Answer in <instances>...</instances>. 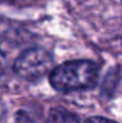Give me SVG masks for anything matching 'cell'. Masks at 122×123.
<instances>
[{"label":"cell","mask_w":122,"mask_h":123,"mask_svg":"<svg viewBox=\"0 0 122 123\" xmlns=\"http://www.w3.org/2000/svg\"><path fill=\"white\" fill-rule=\"evenodd\" d=\"M5 67H6V59H5V55L2 54V51L0 50V75L4 73Z\"/></svg>","instance_id":"5"},{"label":"cell","mask_w":122,"mask_h":123,"mask_svg":"<svg viewBox=\"0 0 122 123\" xmlns=\"http://www.w3.org/2000/svg\"><path fill=\"white\" fill-rule=\"evenodd\" d=\"M85 123H116L111 120H108V118H104V117H91L89 118Z\"/></svg>","instance_id":"4"},{"label":"cell","mask_w":122,"mask_h":123,"mask_svg":"<svg viewBox=\"0 0 122 123\" xmlns=\"http://www.w3.org/2000/svg\"><path fill=\"white\" fill-rule=\"evenodd\" d=\"M53 66V56L43 48H30L14 61V72L24 80L34 81L44 77Z\"/></svg>","instance_id":"2"},{"label":"cell","mask_w":122,"mask_h":123,"mask_svg":"<svg viewBox=\"0 0 122 123\" xmlns=\"http://www.w3.org/2000/svg\"><path fill=\"white\" fill-rule=\"evenodd\" d=\"M98 66L90 60H73L55 67L49 75L50 85L60 92H74L96 85Z\"/></svg>","instance_id":"1"},{"label":"cell","mask_w":122,"mask_h":123,"mask_svg":"<svg viewBox=\"0 0 122 123\" xmlns=\"http://www.w3.org/2000/svg\"><path fill=\"white\" fill-rule=\"evenodd\" d=\"M47 123H80L78 117L65 109H53L48 116Z\"/></svg>","instance_id":"3"}]
</instances>
